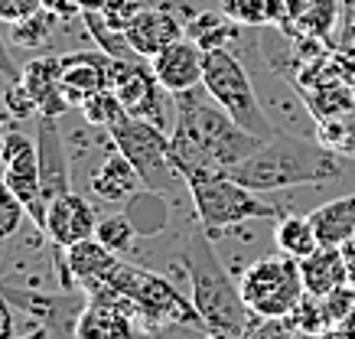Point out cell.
<instances>
[{"instance_id":"cell-1","label":"cell","mask_w":355,"mask_h":339,"mask_svg":"<svg viewBox=\"0 0 355 339\" xmlns=\"http://www.w3.org/2000/svg\"><path fill=\"white\" fill-rule=\"evenodd\" d=\"M173 98V131L170 157L183 186L189 180H202L212 173H225L258 150L261 137L248 134L202 85L193 92H180Z\"/></svg>"},{"instance_id":"cell-2","label":"cell","mask_w":355,"mask_h":339,"mask_svg":"<svg viewBox=\"0 0 355 339\" xmlns=\"http://www.w3.org/2000/svg\"><path fill=\"white\" fill-rule=\"evenodd\" d=\"M225 173L254 193H274V189L320 186V183L339 180L345 173V166L343 157L323 147L320 141H306V137L277 131L248 160H241Z\"/></svg>"},{"instance_id":"cell-3","label":"cell","mask_w":355,"mask_h":339,"mask_svg":"<svg viewBox=\"0 0 355 339\" xmlns=\"http://www.w3.org/2000/svg\"><path fill=\"white\" fill-rule=\"evenodd\" d=\"M183 268L189 277V290H193V306L205 329H218V333H235L245 336L251 310L241 300L238 284H232L228 271L218 261L216 248H212V235L199 225L189 232L183 248Z\"/></svg>"},{"instance_id":"cell-4","label":"cell","mask_w":355,"mask_h":339,"mask_svg":"<svg viewBox=\"0 0 355 339\" xmlns=\"http://www.w3.org/2000/svg\"><path fill=\"white\" fill-rule=\"evenodd\" d=\"M186 189L193 196L199 225L209 235L212 232L235 229V225H245V222H254V219H280L277 206H270L268 199H261V193L241 186L228 173H212V176H202V180H189Z\"/></svg>"},{"instance_id":"cell-5","label":"cell","mask_w":355,"mask_h":339,"mask_svg":"<svg viewBox=\"0 0 355 339\" xmlns=\"http://www.w3.org/2000/svg\"><path fill=\"white\" fill-rule=\"evenodd\" d=\"M101 287H108L114 294L128 297L130 304L137 306V313L144 323H183V327H202V320L196 313L193 300H186L176 287L160 277L157 271H147V268H134L128 261H118V268L98 281ZM95 287V284H88ZM85 287V290H88Z\"/></svg>"},{"instance_id":"cell-6","label":"cell","mask_w":355,"mask_h":339,"mask_svg":"<svg viewBox=\"0 0 355 339\" xmlns=\"http://www.w3.org/2000/svg\"><path fill=\"white\" fill-rule=\"evenodd\" d=\"M238 290L254 320H287L300 306L306 284H303L300 261L277 252L251 264L241 274Z\"/></svg>"},{"instance_id":"cell-7","label":"cell","mask_w":355,"mask_h":339,"mask_svg":"<svg viewBox=\"0 0 355 339\" xmlns=\"http://www.w3.org/2000/svg\"><path fill=\"white\" fill-rule=\"evenodd\" d=\"M202 88L248 134H254L261 141H270V137L277 134V128L270 124V118L264 114V108H261L258 92L251 85L248 69L241 66V59H238L232 49H212V53H205Z\"/></svg>"},{"instance_id":"cell-8","label":"cell","mask_w":355,"mask_h":339,"mask_svg":"<svg viewBox=\"0 0 355 339\" xmlns=\"http://www.w3.org/2000/svg\"><path fill=\"white\" fill-rule=\"evenodd\" d=\"M108 137L130 160V166L140 173L147 189L170 193V189H176L183 183V176H180V170H176V164L170 157V134L163 128L150 124V121H140L124 111L108 128Z\"/></svg>"},{"instance_id":"cell-9","label":"cell","mask_w":355,"mask_h":339,"mask_svg":"<svg viewBox=\"0 0 355 339\" xmlns=\"http://www.w3.org/2000/svg\"><path fill=\"white\" fill-rule=\"evenodd\" d=\"M0 176L13 189V196L26 206V216L33 219V225L43 232L49 202L43 199V186H40V144L33 141L26 131H20L17 124H10L7 141H3Z\"/></svg>"},{"instance_id":"cell-10","label":"cell","mask_w":355,"mask_h":339,"mask_svg":"<svg viewBox=\"0 0 355 339\" xmlns=\"http://www.w3.org/2000/svg\"><path fill=\"white\" fill-rule=\"evenodd\" d=\"M111 92L118 95V101L124 105L128 114H134V118H140V121H150V124H157V128L166 131L163 98H166L170 92L157 82L150 66H144V59H137V62L114 59V66H111Z\"/></svg>"},{"instance_id":"cell-11","label":"cell","mask_w":355,"mask_h":339,"mask_svg":"<svg viewBox=\"0 0 355 339\" xmlns=\"http://www.w3.org/2000/svg\"><path fill=\"white\" fill-rule=\"evenodd\" d=\"M0 290L7 294L20 313H30L33 320H40L43 329L55 333V336H76V323L78 313L85 310V304L76 297V290H65V294H40L33 287H13V284H0Z\"/></svg>"},{"instance_id":"cell-12","label":"cell","mask_w":355,"mask_h":339,"mask_svg":"<svg viewBox=\"0 0 355 339\" xmlns=\"http://www.w3.org/2000/svg\"><path fill=\"white\" fill-rule=\"evenodd\" d=\"M55 268L62 290H85L88 284L105 281L118 268V254L108 252L98 238H85L69 248H55Z\"/></svg>"},{"instance_id":"cell-13","label":"cell","mask_w":355,"mask_h":339,"mask_svg":"<svg viewBox=\"0 0 355 339\" xmlns=\"http://www.w3.org/2000/svg\"><path fill=\"white\" fill-rule=\"evenodd\" d=\"M111 66L114 59L101 49L62 55V92L72 108H82L92 95L111 88Z\"/></svg>"},{"instance_id":"cell-14","label":"cell","mask_w":355,"mask_h":339,"mask_svg":"<svg viewBox=\"0 0 355 339\" xmlns=\"http://www.w3.org/2000/svg\"><path fill=\"white\" fill-rule=\"evenodd\" d=\"M98 222L101 219H95V209H92V202L85 196L65 193V196L53 199L49 209H46L43 235H49V241H53L55 248H69L76 241L95 238Z\"/></svg>"},{"instance_id":"cell-15","label":"cell","mask_w":355,"mask_h":339,"mask_svg":"<svg viewBox=\"0 0 355 339\" xmlns=\"http://www.w3.org/2000/svg\"><path fill=\"white\" fill-rule=\"evenodd\" d=\"M202 69H205V53L189 36H183L180 43L166 46L163 53H157L150 59V72L157 76V82L170 95L193 92V88L202 85Z\"/></svg>"},{"instance_id":"cell-16","label":"cell","mask_w":355,"mask_h":339,"mask_svg":"<svg viewBox=\"0 0 355 339\" xmlns=\"http://www.w3.org/2000/svg\"><path fill=\"white\" fill-rule=\"evenodd\" d=\"M124 33H128V43L134 46V53L150 62L153 55L163 53L166 46L183 40L186 26L176 20V13H173L170 7H144V10L124 26Z\"/></svg>"},{"instance_id":"cell-17","label":"cell","mask_w":355,"mask_h":339,"mask_svg":"<svg viewBox=\"0 0 355 339\" xmlns=\"http://www.w3.org/2000/svg\"><path fill=\"white\" fill-rule=\"evenodd\" d=\"M23 85L40 105V118H59L72 105L62 92V55H40L23 66Z\"/></svg>"},{"instance_id":"cell-18","label":"cell","mask_w":355,"mask_h":339,"mask_svg":"<svg viewBox=\"0 0 355 339\" xmlns=\"http://www.w3.org/2000/svg\"><path fill=\"white\" fill-rule=\"evenodd\" d=\"M40 186H43V199H53L72 193L69 183V157H65V144L55 131V118H40Z\"/></svg>"},{"instance_id":"cell-19","label":"cell","mask_w":355,"mask_h":339,"mask_svg":"<svg viewBox=\"0 0 355 339\" xmlns=\"http://www.w3.org/2000/svg\"><path fill=\"white\" fill-rule=\"evenodd\" d=\"M72 339H137V329H134V317L118 304L88 300L85 310L78 313Z\"/></svg>"},{"instance_id":"cell-20","label":"cell","mask_w":355,"mask_h":339,"mask_svg":"<svg viewBox=\"0 0 355 339\" xmlns=\"http://www.w3.org/2000/svg\"><path fill=\"white\" fill-rule=\"evenodd\" d=\"M88 186H92V193H95L98 199H105V202H121V206H124L134 193L147 189L144 180H140V173L130 166V160L121 150L111 153L108 160L88 176Z\"/></svg>"},{"instance_id":"cell-21","label":"cell","mask_w":355,"mask_h":339,"mask_svg":"<svg viewBox=\"0 0 355 339\" xmlns=\"http://www.w3.org/2000/svg\"><path fill=\"white\" fill-rule=\"evenodd\" d=\"M310 222L316 229L320 248H343L355 238V193L339 199H329L310 212Z\"/></svg>"},{"instance_id":"cell-22","label":"cell","mask_w":355,"mask_h":339,"mask_svg":"<svg viewBox=\"0 0 355 339\" xmlns=\"http://www.w3.org/2000/svg\"><path fill=\"white\" fill-rule=\"evenodd\" d=\"M339 23V0H287L284 30H297L306 40H329Z\"/></svg>"},{"instance_id":"cell-23","label":"cell","mask_w":355,"mask_h":339,"mask_svg":"<svg viewBox=\"0 0 355 339\" xmlns=\"http://www.w3.org/2000/svg\"><path fill=\"white\" fill-rule=\"evenodd\" d=\"M300 271H303L306 294H313V297H329L333 290H339L349 281L343 248H320L306 261H300Z\"/></svg>"},{"instance_id":"cell-24","label":"cell","mask_w":355,"mask_h":339,"mask_svg":"<svg viewBox=\"0 0 355 339\" xmlns=\"http://www.w3.org/2000/svg\"><path fill=\"white\" fill-rule=\"evenodd\" d=\"M274 245L280 254L297 258V261H306L310 254L320 252V238H316L310 216H280L277 229H274Z\"/></svg>"},{"instance_id":"cell-25","label":"cell","mask_w":355,"mask_h":339,"mask_svg":"<svg viewBox=\"0 0 355 339\" xmlns=\"http://www.w3.org/2000/svg\"><path fill=\"white\" fill-rule=\"evenodd\" d=\"M166 193L157 189H140L124 202V216L130 219V225L137 229V235H160L170 225V209L163 202Z\"/></svg>"},{"instance_id":"cell-26","label":"cell","mask_w":355,"mask_h":339,"mask_svg":"<svg viewBox=\"0 0 355 339\" xmlns=\"http://www.w3.org/2000/svg\"><path fill=\"white\" fill-rule=\"evenodd\" d=\"M186 36H189L202 53L228 49V43H235V36H238V23H232L222 10H205V13H196L193 20H189Z\"/></svg>"},{"instance_id":"cell-27","label":"cell","mask_w":355,"mask_h":339,"mask_svg":"<svg viewBox=\"0 0 355 339\" xmlns=\"http://www.w3.org/2000/svg\"><path fill=\"white\" fill-rule=\"evenodd\" d=\"M55 26H59V17H53V13L40 10L33 13V17H26V20L13 23L10 26V43L17 46V49H43L49 40H53Z\"/></svg>"},{"instance_id":"cell-28","label":"cell","mask_w":355,"mask_h":339,"mask_svg":"<svg viewBox=\"0 0 355 339\" xmlns=\"http://www.w3.org/2000/svg\"><path fill=\"white\" fill-rule=\"evenodd\" d=\"M316 141L329 147L339 157H352L355 153V121L352 114H343V118H323L320 121V131H316Z\"/></svg>"},{"instance_id":"cell-29","label":"cell","mask_w":355,"mask_h":339,"mask_svg":"<svg viewBox=\"0 0 355 339\" xmlns=\"http://www.w3.org/2000/svg\"><path fill=\"white\" fill-rule=\"evenodd\" d=\"M95 238L114 254H124L134 248V241H137V229L130 225V219L121 212V216H105V219L98 222V232Z\"/></svg>"},{"instance_id":"cell-30","label":"cell","mask_w":355,"mask_h":339,"mask_svg":"<svg viewBox=\"0 0 355 339\" xmlns=\"http://www.w3.org/2000/svg\"><path fill=\"white\" fill-rule=\"evenodd\" d=\"M82 114H85L88 124H95V128H105V131H108L111 124L124 114V105L118 101V95H114L111 88H105V92L92 95V98L82 105Z\"/></svg>"},{"instance_id":"cell-31","label":"cell","mask_w":355,"mask_h":339,"mask_svg":"<svg viewBox=\"0 0 355 339\" xmlns=\"http://www.w3.org/2000/svg\"><path fill=\"white\" fill-rule=\"evenodd\" d=\"M222 13L238 26H268L270 0H222Z\"/></svg>"},{"instance_id":"cell-32","label":"cell","mask_w":355,"mask_h":339,"mask_svg":"<svg viewBox=\"0 0 355 339\" xmlns=\"http://www.w3.org/2000/svg\"><path fill=\"white\" fill-rule=\"evenodd\" d=\"M23 216H26V206L13 196V189L7 186L3 176H0V241H7L17 235Z\"/></svg>"},{"instance_id":"cell-33","label":"cell","mask_w":355,"mask_h":339,"mask_svg":"<svg viewBox=\"0 0 355 339\" xmlns=\"http://www.w3.org/2000/svg\"><path fill=\"white\" fill-rule=\"evenodd\" d=\"M3 101H7V114H10L13 121H26V118H33V114H40V105H36V98L30 95V88L23 85V82H10Z\"/></svg>"},{"instance_id":"cell-34","label":"cell","mask_w":355,"mask_h":339,"mask_svg":"<svg viewBox=\"0 0 355 339\" xmlns=\"http://www.w3.org/2000/svg\"><path fill=\"white\" fill-rule=\"evenodd\" d=\"M43 7H46V0H0V23L13 26V23L40 13Z\"/></svg>"},{"instance_id":"cell-35","label":"cell","mask_w":355,"mask_h":339,"mask_svg":"<svg viewBox=\"0 0 355 339\" xmlns=\"http://www.w3.org/2000/svg\"><path fill=\"white\" fill-rule=\"evenodd\" d=\"M0 78L23 82V69L17 66V59H13V53H10V43L3 40V33H0Z\"/></svg>"},{"instance_id":"cell-36","label":"cell","mask_w":355,"mask_h":339,"mask_svg":"<svg viewBox=\"0 0 355 339\" xmlns=\"http://www.w3.org/2000/svg\"><path fill=\"white\" fill-rule=\"evenodd\" d=\"M343 258H345V268H349V281H352L355 277V238L343 245Z\"/></svg>"},{"instance_id":"cell-37","label":"cell","mask_w":355,"mask_h":339,"mask_svg":"<svg viewBox=\"0 0 355 339\" xmlns=\"http://www.w3.org/2000/svg\"><path fill=\"white\" fill-rule=\"evenodd\" d=\"M49 336H53V333L40 327V329H30V333H23V336H13V339H49Z\"/></svg>"},{"instance_id":"cell-38","label":"cell","mask_w":355,"mask_h":339,"mask_svg":"<svg viewBox=\"0 0 355 339\" xmlns=\"http://www.w3.org/2000/svg\"><path fill=\"white\" fill-rule=\"evenodd\" d=\"M7 118H10V114H0V157H3V141H7V131H10Z\"/></svg>"},{"instance_id":"cell-39","label":"cell","mask_w":355,"mask_h":339,"mask_svg":"<svg viewBox=\"0 0 355 339\" xmlns=\"http://www.w3.org/2000/svg\"><path fill=\"white\" fill-rule=\"evenodd\" d=\"M202 339H245V336H235V333H218V329H205Z\"/></svg>"},{"instance_id":"cell-40","label":"cell","mask_w":355,"mask_h":339,"mask_svg":"<svg viewBox=\"0 0 355 339\" xmlns=\"http://www.w3.org/2000/svg\"><path fill=\"white\" fill-rule=\"evenodd\" d=\"M345 7H349V10H355V0H343Z\"/></svg>"}]
</instances>
